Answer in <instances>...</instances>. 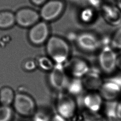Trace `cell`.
Returning a JSON list of instances; mask_svg holds the SVG:
<instances>
[{
  "mask_svg": "<svg viewBox=\"0 0 121 121\" xmlns=\"http://www.w3.org/2000/svg\"><path fill=\"white\" fill-rule=\"evenodd\" d=\"M54 62L49 57H42L39 59L38 64L44 70H51L54 67Z\"/></svg>",
  "mask_w": 121,
  "mask_h": 121,
  "instance_id": "19",
  "label": "cell"
},
{
  "mask_svg": "<svg viewBox=\"0 0 121 121\" xmlns=\"http://www.w3.org/2000/svg\"><path fill=\"white\" fill-rule=\"evenodd\" d=\"M83 78L82 82L84 87L90 91H95L96 90H99L103 83L99 73L90 71V70Z\"/></svg>",
  "mask_w": 121,
  "mask_h": 121,
  "instance_id": "13",
  "label": "cell"
},
{
  "mask_svg": "<svg viewBox=\"0 0 121 121\" xmlns=\"http://www.w3.org/2000/svg\"><path fill=\"white\" fill-rule=\"evenodd\" d=\"M107 121H121V119L119 118L117 115L107 118Z\"/></svg>",
  "mask_w": 121,
  "mask_h": 121,
  "instance_id": "27",
  "label": "cell"
},
{
  "mask_svg": "<svg viewBox=\"0 0 121 121\" xmlns=\"http://www.w3.org/2000/svg\"><path fill=\"white\" fill-rule=\"evenodd\" d=\"M116 4L118 9L121 11V0H116Z\"/></svg>",
  "mask_w": 121,
  "mask_h": 121,
  "instance_id": "28",
  "label": "cell"
},
{
  "mask_svg": "<svg viewBox=\"0 0 121 121\" xmlns=\"http://www.w3.org/2000/svg\"><path fill=\"white\" fill-rule=\"evenodd\" d=\"M76 43L78 47L87 52H93L100 46V41L98 37L87 32L79 34L77 37Z\"/></svg>",
  "mask_w": 121,
  "mask_h": 121,
  "instance_id": "10",
  "label": "cell"
},
{
  "mask_svg": "<svg viewBox=\"0 0 121 121\" xmlns=\"http://www.w3.org/2000/svg\"><path fill=\"white\" fill-rule=\"evenodd\" d=\"M47 0H30L31 2L35 5L40 6L43 5Z\"/></svg>",
  "mask_w": 121,
  "mask_h": 121,
  "instance_id": "24",
  "label": "cell"
},
{
  "mask_svg": "<svg viewBox=\"0 0 121 121\" xmlns=\"http://www.w3.org/2000/svg\"><path fill=\"white\" fill-rule=\"evenodd\" d=\"M35 63L32 60H29L26 61L24 64V68L26 70H33L35 68Z\"/></svg>",
  "mask_w": 121,
  "mask_h": 121,
  "instance_id": "21",
  "label": "cell"
},
{
  "mask_svg": "<svg viewBox=\"0 0 121 121\" xmlns=\"http://www.w3.org/2000/svg\"><path fill=\"white\" fill-rule=\"evenodd\" d=\"M50 118H48L44 113L39 112L35 113L34 121H49Z\"/></svg>",
  "mask_w": 121,
  "mask_h": 121,
  "instance_id": "22",
  "label": "cell"
},
{
  "mask_svg": "<svg viewBox=\"0 0 121 121\" xmlns=\"http://www.w3.org/2000/svg\"><path fill=\"white\" fill-rule=\"evenodd\" d=\"M116 67L121 70V54L117 56L116 60Z\"/></svg>",
  "mask_w": 121,
  "mask_h": 121,
  "instance_id": "26",
  "label": "cell"
},
{
  "mask_svg": "<svg viewBox=\"0 0 121 121\" xmlns=\"http://www.w3.org/2000/svg\"><path fill=\"white\" fill-rule=\"evenodd\" d=\"M82 80L80 78H74L71 81H69L66 89L68 92L72 95H78L82 92L84 88Z\"/></svg>",
  "mask_w": 121,
  "mask_h": 121,
  "instance_id": "16",
  "label": "cell"
},
{
  "mask_svg": "<svg viewBox=\"0 0 121 121\" xmlns=\"http://www.w3.org/2000/svg\"><path fill=\"white\" fill-rule=\"evenodd\" d=\"M46 50L49 57L55 64H59L66 62L70 52L69 43L57 35L49 37L46 41Z\"/></svg>",
  "mask_w": 121,
  "mask_h": 121,
  "instance_id": "1",
  "label": "cell"
},
{
  "mask_svg": "<svg viewBox=\"0 0 121 121\" xmlns=\"http://www.w3.org/2000/svg\"><path fill=\"white\" fill-rule=\"evenodd\" d=\"M83 115V121H107L106 119L98 112L86 111Z\"/></svg>",
  "mask_w": 121,
  "mask_h": 121,
  "instance_id": "18",
  "label": "cell"
},
{
  "mask_svg": "<svg viewBox=\"0 0 121 121\" xmlns=\"http://www.w3.org/2000/svg\"><path fill=\"white\" fill-rule=\"evenodd\" d=\"M111 45L113 49L121 50V27L117 29L112 36Z\"/></svg>",
  "mask_w": 121,
  "mask_h": 121,
  "instance_id": "20",
  "label": "cell"
},
{
  "mask_svg": "<svg viewBox=\"0 0 121 121\" xmlns=\"http://www.w3.org/2000/svg\"><path fill=\"white\" fill-rule=\"evenodd\" d=\"M49 80L51 86L56 90H61L66 89L69 80L62 64L55 65L51 70Z\"/></svg>",
  "mask_w": 121,
  "mask_h": 121,
  "instance_id": "7",
  "label": "cell"
},
{
  "mask_svg": "<svg viewBox=\"0 0 121 121\" xmlns=\"http://www.w3.org/2000/svg\"><path fill=\"white\" fill-rule=\"evenodd\" d=\"M116 113L118 117L121 119V100L117 103Z\"/></svg>",
  "mask_w": 121,
  "mask_h": 121,
  "instance_id": "25",
  "label": "cell"
},
{
  "mask_svg": "<svg viewBox=\"0 0 121 121\" xmlns=\"http://www.w3.org/2000/svg\"><path fill=\"white\" fill-rule=\"evenodd\" d=\"M103 99L99 93L90 91L84 96L83 104L86 111L98 112L101 108Z\"/></svg>",
  "mask_w": 121,
  "mask_h": 121,
  "instance_id": "12",
  "label": "cell"
},
{
  "mask_svg": "<svg viewBox=\"0 0 121 121\" xmlns=\"http://www.w3.org/2000/svg\"><path fill=\"white\" fill-rule=\"evenodd\" d=\"M15 96L13 89L8 86H5L0 89V104L2 105L10 106L13 104Z\"/></svg>",
  "mask_w": 121,
  "mask_h": 121,
  "instance_id": "15",
  "label": "cell"
},
{
  "mask_svg": "<svg viewBox=\"0 0 121 121\" xmlns=\"http://www.w3.org/2000/svg\"><path fill=\"white\" fill-rule=\"evenodd\" d=\"M65 69L74 78H83L89 71L88 63L83 59L73 58L67 61Z\"/></svg>",
  "mask_w": 121,
  "mask_h": 121,
  "instance_id": "11",
  "label": "cell"
},
{
  "mask_svg": "<svg viewBox=\"0 0 121 121\" xmlns=\"http://www.w3.org/2000/svg\"><path fill=\"white\" fill-rule=\"evenodd\" d=\"M49 34L50 29L46 22L38 21L30 27L28 37L32 44L39 45L46 42L49 38Z\"/></svg>",
  "mask_w": 121,
  "mask_h": 121,
  "instance_id": "6",
  "label": "cell"
},
{
  "mask_svg": "<svg viewBox=\"0 0 121 121\" xmlns=\"http://www.w3.org/2000/svg\"><path fill=\"white\" fill-rule=\"evenodd\" d=\"M16 23L15 15L9 11L0 12V29H5L12 27Z\"/></svg>",
  "mask_w": 121,
  "mask_h": 121,
  "instance_id": "14",
  "label": "cell"
},
{
  "mask_svg": "<svg viewBox=\"0 0 121 121\" xmlns=\"http://www.w3.org/2000/svg\"><path fill=\"white\" fill-rule=\"evenodd\" d=\"M49 121H67V120L59 114H56L50 118Z\"/></svg>",
  "mask_w": 121,
  "mask_h": 121,
  "instance_id": "23",
  "label": "cell"
},
{
  "mask_svg": "<svg viewBox=\"0 0 121 121\" xmlns=\"http://www.w3.org/2000/svg\"><path fill=\"white\" fill-rule=\"evenodd\" d=\"M55 106L57 114L66 120L73 117L77 109L76 101L70 95L66 94L59 95Z\"/></svg>",
  "mask_w": 121,
  "mask_h": 121,
  "instance_id": "4",
  "label": "cell"
},
{
  "mask_svg": "<svg viewBox=\"0 0 121 121\" xmlns=\"http://www.w3.org/2000/svg\"><path fill=\"white\" fill-rule=\"evenodd\" d=\"M64 7V2L60 0L47 1L41 9L40 17L46 22L54 20L61 14Z\"/></svg>",
  "mask_w": 121,
  "mask_h": 121,
  "instance_id": "5",
  "label": "cell"
},
{
  "mask_svg": "<svg viewBox=\"0 0 121 121\" xmlns=\"http://www.w3.org/2000/svg\"><path fill=\"white\" fill-rule=\"evenodd\" d=\"M15 15L16 23L23 27H31L39 21L40 17L39 13L29 8H22Z\"/></svg>",
  "mask_w": 121,
  "mask_h": 121,
  "instance_id": "8",
  "label": "cell"
},
{
  "mask_svg": "<svg viewBox=\"0 0 121 121\" xmlns=\"http://www.w3.org/2000/svg\"><path fill=\"white\" fill-rule=\"evenodd\" d=\"M12 115V110L10 106H0V121H10Z\"/></svg>",
  "mask_w": 121,
  "mask_h": 121,
  "instance_id": "17",
  "label": "cell"
},
{
  "mask_svg": "<svg viewBox=\"0 0 121 121\" xmlns=\"http://www.w3.org/2000/svg\"><path fill=\"white\" fill-rule=\"evenodd\" d=\"M99 94L106 101H115L121 93V82L112 79L103 82L99 89Z\"/></svg>",
  "mask_w": 121,
  "mask_h": 121,
  "instance_id": "9",
  "label": "cell"
},
{
  "mask_svg": "<svg viewBox=\"0 0 121 121\" xmlns=\"http://www.w3.org/2000/svg\"><path fill=\"white\" fill-rule=\"evenodd\" d=\"M12 104L15 111L21 116L28 117L35 112V102L32 97L26 94L19 93L15 94Z\"/></svg>",
  "mask_w": 121,
  "mask_h": 121,
  "instance_id": "2",
  "label": "cell"
},
{
  "mask_svg": "<svg viewBox=\"0 0 121 121\" xmlns=\"http://www.w3.org/2000/svg\"><path fill=\"white\" fill-rule=\"evenodd\" d=\"M117 56L114 49L111 46H104L100 51L98 59L102 70L106 74L112 73L117 68Z\"/></svg>",
  "mask_w": 121,
  "mask_h": 121,
  "instance_id": "3",
  "label": "cell"
}]
</instances>
